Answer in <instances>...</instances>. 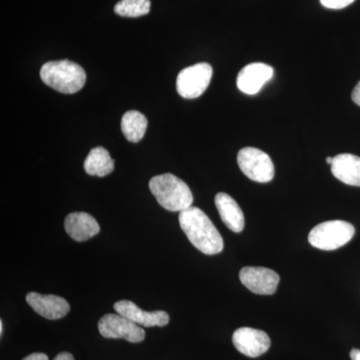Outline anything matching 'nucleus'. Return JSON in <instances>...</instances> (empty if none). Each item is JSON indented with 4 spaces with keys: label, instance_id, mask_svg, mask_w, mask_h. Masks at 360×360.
I'll list each match as a JSON object with an SVG mask.
<instances>
[{
    "label": "nucleus",
    "instance_id": "1",
    "mask_svg": "<svg viewBox=\"0 0 360 360\" xmlns=\"http://www.w3.org/2000/svg\"><path fill=\"white\" fill-rule=\"evenodd\" d=\"M179 224L194 248L206 255H219L224 250V239L210 217L200 208L180 212Z\"/></svg>",
    "mask_w": 360,
    "mask_h": 360
},
{
    "label": "nucleus",
    "instance_id": "2",
    "mask_svg": "<svg viewBox=\"0 0 360 360\" xmlns=\"http://www.w3.org/2000/svg\"><path fill=\"white\" fill-rule=\"evenodd\" d=\"M149 189L158 202L169 212H184L193 205L191 188L174 174L156 175L149 181Z\"/></svg>",
    "mask_w": 360,
    "mask_h": 360
},
{
    "label": "nucleus",
    "instance_id": "3",
    "mask_svg": "<svg viewBox=\"0 0 360 360\" xmlns=\"http://www.w3.org/2000/svg\"><path fill=\"white\" fill-rule=\"evenodd\" d=\"M40 77L45 84L65 94L79 91L86 82L84 68L68 59L44 63L40 70Z\"/></svg>",
    "mask_w": 360,
    "mask_h": 360
},
{
    "label": "nucleus",
    "instance_id": "4",
    "mask_svg": "<svg viewBox=\"0 0 360 360\" xmlns=\"http://www.w3.org/2000/svg\"><path fill=\"white\" fill-rule=\"evenodd\" d=\"M354 225L343 220H330L316 225L309 232L310 245L321 250H335L354 238Z\"/></svg>",
    "mask_w": 360,
    "mask_h": 360
},
{
    "label": "nucleus",
    "instance_id": "5",
    "mask_svg": "<svg viewBox=\"0 0 360 360\" xmlns=\"http://www.w3.org/2000/svg\"><path fill=\"white\" fill-rule=\"evenodd\" d=\"M212 65L205 63L184 68L177 77V92L184 98H198L207 89L212 82Z\"/></svg>",
    "mask_w": 360,
    "mask_h": 360
},
{
    "label": "nucleus",
    "instance_id": "6",
    "mask_svg": "<svg viewBox=\"0 0 360 360\" xmlns=\"http://www.w3.org/2000/svg\"><path fill=\"white\" fill-rule=\"evenodd\" d=\"M238 163L241 172L253 181L266 184L274 177V165L264 151L255 148H245L239 151Z\"/></svg>",
    "mask_w": 360,
    "mask_h": 360
},
{
    "label": "nucleus",
    "instance_id": "7",
    "mask_svg": "<svg viewBox=\"0 0 360 360\" xmlns=\"http://www.w3.org/2000/svg\"><path fill=\"white\" fill-rule=\"evenodd\" d=\"M98 330L105 338L125 340L132 343H139L146 338V331L134 321L120 314L104 315L98 322Z\"/></svg>",
    "mask_w": 360,
    "mask_h": 360
},
{
    "label": "nucleus",
    "instance_id": "8",
    "mask_svg": "<svg viewBox=\"0 0 360 360\" xmlns=\"http://www.w3.org/2000/svg\"><path fill=\"white\" fill-rule=\"evenodd\" d=\"M239 279L251 292L271 295L276 292L281 278L274 270L265 267L246 266L239 272Z\"/></svg>",
    "mask_w": 360,
    "mask_h": 360
},
{
    "label": "nucleus",
    "instance_id": "9",
    "mask_svg": "<svg viewBox=\"0 0 360 360\" xmlns=\"http://www.w3.org/2000/svg\"><path fill=\"white\" fill-rule=\"evenodd\" d=\"M232 342L240 354L255 359L264 354L269 349L271 341L264 331L241 328L234 331Z\"/></svg>",
    "mask_w": 360,
    "mask_h": 360
},
{
    "label": "nucleus",
    "instance_id": "10",
    "mask_svg": "<svg viewBox=\"0 0 360 360\" xmlns=\"http://www.w3.org/2000/svg\"><path fill=\"white\" fill-rule=\"evenodd\" d=\"M274 73V68L269 65L262 63H250L238 73L236 84L243 94L255 96L271 79Z\"/></svg>",
    "mask_w": 360,
    "mask_h": 360
},
{
    "label": "nucleus",
    "instance_id": "11",
    "mask_svg": "<svg viewBox=\"0 0 360 360\" xmlns=\"http://www.w3.org/2000/svg\"><path fill=\"white\" fill-rule=\"evenodd\" d=\"M26 302L37 314L51 321L63 319L70 310V303L58 295L30 292L26 295Z\"/></svg>",
    "mask_w": 360,
    "mask_h": 360
},
{
    "label": "nucleus",
    "instance_id": "12",
    "mask_svg": "<svg viewBox=\"0 0 360 360\" xmlns=\"http://www.w3.org/2000/svg\"><path fill=\"white\" fill-rule=\"evenodd\" d=\"M115 310L118 314L127 317L129 321H134L139 326H146V328H153V326H167L169 322V315L167 312L162 310L158 311H144L139 309L135 303L129 300H120L115 304Z\"/></svg>",
    "mask_w": 360,
    "mask_h": 360
},
{
    "label": "nucleus",
    "instance_id": "13",
    "mask_svg": "<svg viewBox=\"0 0 360 360\" xmlns=\"http://www.w3.org/2000/svg\"><path fill=\"white\" fill-rule=\"evenodd\" d=\"M66 233L73 240L84 243L94 238L101 231V226L94 217L86 212H73L66 217Z\"/></svg>",
    "mask_w": 360,
    "mask_h": 360
},
{
    "label": "nucleus",
    "instance_id": "14",
    "mask_svg": "<svg viewBox=\"0 0 360 360\" xmlns=\"http://www.w3.org/2000/svg\"><path fill=\"white\" fill-rule=\"evenodd\" d=\"M214 202L224 224L236 233L243 231L245 225V214L238 202L224 193H217Z\"/></svg>",
    "mask_w": 360,
    "mask_h": 360
},
{
    "label": "nucleus",
    "instance_id": "15",
    "mask_svg": "<svg viewBox=\"0 0 360 360\" xmlns=\"http://www.w3.org/2000/svg\"><path fill=\"white\" fill-rule=\"evenodd\" d=\"M331 172L335 179L347 186H360L359 156L350 153L336 155L331 163Z\"/></svg>",
    "mask_w": 360,
    "mask_h": 360
},
{
    "label": "nucleus",
    "instance_id": "16",
    "mask_svg": "<svg viewBox=\"0 0 360 360\" xmlns=\"http://www.w3.org/2000/svg\"><path fill=\"white\" fill-rule=\"evenodd\" d=\"M84 170L92 176L104 177L115 170V160L101 146L92 148L84 161Z\"/></svg>",
    "mask_w": 360,
    "mask_h": 360
},
{
    "label": "nucleus",
    "instance_id": "17",
    "mask_svg": "<svg viewBox=\"0 0 360 360\" xmlns=\"http://www.w3.org/2000/svg\"><path fill=\"white\" fill-rule=\"evenodd\" d=\"M148 118L136 110H129L122 116V130L125 139L130 142H139L143 139L148 129Z\"/></svg>",
    "mask_w": 360,
    "mask_h": 360
},
{
    "label": "nucleus",
    "instance_id": "18",
    "mask_svg": "<svg viewBox=\"0 0 360 360\" xmlns=\"http://www.w3.org/2000/svg\"><path fill=\"white\" fill-rule=\"evenodd\" d=\"M115 11L122 18H139L150 11L149 0H120L115 6Z\"/></svg>",
    "mask_w": 360,
    "mask_h": 360
},
{
    "label": "nucleus",
    "instance_id": "19",
    "mask_svg": "<svg viewBox=\"0 0 360 360\" xmlns=\"http://www.w3.org/2000/svg\"><path fill=\"white\" fill-rule=\"evenodd\" d=\"M354 2V0H321L322 6L329 9H342Z\"/></svg>",
    "mask_w": 360,
    "mask_h": 360
},
{
    "label": "nucleus",
    "instance_id": "20",
    "mask_svg": "<svg viewBox=\"0 0 360 360\" xmlns=\"http://www.w3.org/2000/svg\"><path fill=\"white\" fill-rule=\"evenodd\" d=\"M352 98L355 104L360 106V82L354 87V91L352 94Z\"/></svg>",
    "mask_w": 360,
    "mask_h": 360
},
{
    "label": "nucleus",
    "instance_id": "21",
    "mask_svg": "<svg viewBox=\"0 0 360 360\" xmlns=\"http://www.w3.org/2000/svg\"><path fill=\"white\" fill-rule=\"evenodd\" d=\"M23 360H49V356L45 354H40V352H35L26 356Z\"/></svg>",
    "mask_w": 360,
    "mask_h": 360
},
{
    "label": "nucleus",
    "instance_id": "22",
    "mask_svg": "<svg viewBox=\"0 0 360 360\" xmlns=\"http://www.w3.org/2000/svg\"><path fill=\"white\" fill-rule=\"evenodd\" d=\"M53 360H75V357L70 352H61V354L56 355Z\"/></svg>",
    "mask_w": 360,
    "mask_h": 360
},
{
    "label": "nucleus",
    "instance_id": "23",
    "mask_svg": "<svg viewBox=\"0 0 360 360\" xmlns=\"http://www.w3.org/2000/svg\"><path fill=\"white\" fill-rule=\"evenodd\" d=\"M350 359L352 360H360V349H356V348L352 349L350 352Z\"/></svg>",
    "mask_w": 360,
    "mask_h": 360
},
{
    "label": "nucleus",
    "instance_id": "24",
    "mask_svg": "<svg viewBox=\"0 0 360 360\" xmlns=\"http://www.w3.org/2000/svg\"><path fill=\"white\" fill-rule=\"evenodd\" d=\"M2 333H4V321H0V335H2Z\"/></svg>",
    "mask_w": 360,
    "mask_h": 360
},
{
    "label": "nucleus",
    "instance_id": "25",
    "mask_svg": "<svg viewBox=\"0 0 360 360\" xmlns=\"http://www.w3.org/2000/svg\"><path fill=\"white\" fill-rule=\"evenodd\" d=\"M326 163H328V165H331V163H333V158H330V156H328V158H326Z\"/></svg>",
    "mask_w": 360,
    "mask_h": 360
}]
</instances>
